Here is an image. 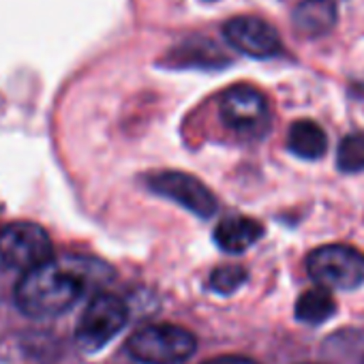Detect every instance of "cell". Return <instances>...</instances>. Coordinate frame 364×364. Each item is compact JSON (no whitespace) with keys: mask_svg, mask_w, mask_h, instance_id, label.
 Returning a JSON list of instances; mask_svg holds the SVG:
<instances>
[{"mask_svg":"<svg viewBox=\"0 0 364 364\" xmlns=\"http://www.w3.org/2000/svg\"><path fill=\"white\" fill-rule=\"evenodd\" d=\"M206 3H215V0H206Z\"/></svg>","mask_w":364,"mask_h":364,"instance_id":"16","label":"cell"},{"mask_svg":"<svg viewBox=\"0 0 364 364\" xmlns=\"http://www.w3.org/2000/svg\"><path fill=\"white\" fill-rule=\"evenodd\" d=\"M309 277L326 289H355L364 285V253L349 245H326L309 253Z\"/></svg>","mask_w":364,"mask_h":364,"instance_id":"3","label":"cell"},{"mask_svg":"<svg viewBox=\"0 0 364 364\" xmlns=\"http://www.w3.org/2000/svg\"><path fill=\"white\" fill-rule=\"evenodd\" d=\"M202 364H257V362L255 360H249V358H242V355H221V358L206 360Z\"/></svg>","mask_w":364,"mask_h":364,"instance_id":"15","label":"cell"},{"mask_svg":"<svg viewBox=\"0 0 364 364\" xmlns=\"http://www.w3.org/2000/svg\"><path fill=\"white\" fill-rule=\"evenodd\" d=\"M264 236L259 221L251 217H228L215 228V242L225 253H245Z\"/></svg>","mask_w":364,"mask_h":364,"instance_id":"10","label":"cell"},{"mask_svg":"<svg viewBox=\"0 0 364 364\" xmlns=\"http://www.w3.org/2000/svg\"><path fill=\"white\" fill-rule=\"evenodd\" d=\"M146 185L152 193L180 204L200 219H210L217 213V198L202 180L191 173L159 171L146 178Z\"/></svg>","mask_w":364,"mask_h":364,"instance_id":"7","label":"cell"},{"mask_svg":"<svg viewBox=\"0 0 364 364\" xmlns=\"http://www.w3.org/2000/svg\"><path fill=\"white\" fill-rule=\"evenodd\" d=\"M287 150L304 161H317L328 150L326 131L313 120H296L287 131Z\"/></svg>","mask_w":364,"mask_h":364,"instance_id":"11","label":"cell"},{"mask_svg":"<svg viewBox=\"0 0 364 364\" xmlns=\"http://www.w3.org/2000/svg\"><path fill=\"white\" fill-rule=\"evenodd\" d=\"M198 349L196 334L173 323H150L127 341V351L139 364H182Z\"/></svg>","mask_w":364,"mask_h":364,"instance_id":"2","label":"cell"},{"mask_svg":"<svg viewBox=\"0 0 364 364\" xmlns=\"http://www.w3.org/2000/svg\"><path fill=\"white\" fill-rule=\"evenodd\" d=\"M247 281V270L242 266H219L213 270L208 287L221 296H230L236 289H240Z\"/></svg>","mask_w":364,"mask_h":364,"instance_id":"14","label":"cell"},{"mask_svg":"<svg viewBox=\"0 0 364 364\" xmlns=\"http://www.w3.org/2000/svg\"><path fill=\"white\" fill-rule=\"evenodd\" d=\"M221 122L238 137H262L270 127V107L266 97L249 86L230 88L219 105Z\"/></svg>","mask_w":364,"mask_h":364,"instance_id":"6","label":"cell"},{"mask_svg":"<svg viewBox=\"0 0 364 364\" xmlns=\"http://www.w3.org/2000/svg\"><path fill=\"white\" fill-rule=\"evenodd\" d=\"M338 20V11L332 0H302L294 9V28L309 39H319L328 35Z\"/></svg>","mask_w":364,"mask_h":364,"instance_id":"9","label":"cell"},{"mask_svg":"<svg viewBox=\"0 0 364 364\" xmlns=\"http://www.w3.org/2000/svg\"><path fill=\"white\" fill-rule=\"evenodd\" d=\"M129 321V309L114 294H97L82 313L75 336L84 351L105 347Z\"/></svg>","mask_w":364,"mask_h":364,"instance_id":"5","label":"cell"},{"mask_svg":"<svg viewBox=\"0 0 364 364\" xmlns=\"http://www.w3.org/2000/svg\"><path fill=\"white\" fill-rule=\"evenodd\" d=\"M109 279V268L88 257H52L24 272L16 289V302L28 317L46 319L67 313L88 289Z\"/></svg>","mask_w":364,"mask_h":364,"instance_id":"1","label":"cell"},{"mask_svg":"<svg viewBox=\"0 0 364 364\" xmlns=\"http://www.w3.org/2000/svg\"><path fill=\"white\" fill-rule=\"evenodd\" d=\"M223 35L236 52L257 60L274 58L283 50L279 33L268 22L253 16H240L230 20L223 26Z\"/></svg>","mask_w":364,"mask_h":364,"instance_id":"8","label":"cell"},{"mask_svg":"<svg viewBox=\"0 0 364 364\" xmlns=\"http://www.w3.org/2000/svg\"><path fill=\"white\" fill-rule=\"evenodd\" d=\"M334 313H336V302L330 296V289L326 287L309 289L296 302V317L302 323L319 326L328 321Z\"/></svg>","mask_w":364,"mask_h":364,"instance_id":"12","label":"cell"},{"mask_svg":"<svg viewBox=\"0 0 364 364\" xmlns=\"http://www.w3.org/2000/svg\"><path fill=\"white\" fill-rule=\"evenodd\" d=\"M54 257L50 234L37 223H9L0 230V262L7 268L28 272Z\"/></svg>","mask_w":364,"mask_h":364,"instance_id":"4","label":"cell"},{"mask_svg":"<svg viewBox=\"0 0 364 364\" xmlns=\"http://www.w3.org/2000/svg\"><path fill=\"white\" fill-rule=\"evenodd\" d=\"M336 167L343 173L364 171V133H349L336 148Z\"/></svg>","mask_w":364,"mask_h":364,"instance_id":"13","label":"cell"}]
</instances>
